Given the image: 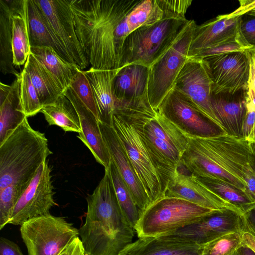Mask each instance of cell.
Instances as JSON below:
<instances>
[{"label":"cell","mask_w":255,"mask_h":255,"mask_svg":"<svg viewBox=\"0 0 255 255\" xmlns=\"http://www.w3.org/2000/svg\"><path fill=\"white\" fill-rule=\"evenodd\" d=\"M212 81L201 60L189 58L181 70L174 89L224 133V127L216 116L211 104Z\"/></svg>","instance_id":"cell-13"},{"label":"cell","mask_w":255,"mask_h":255,"mask_svg":"<svg viewBox=\"0 0 255 255\" xmlns=\"http://www.w3.org/2000/svg\"><path fill=\"white\" fill-rule=\"evenodd\" d=\"M82 249V246L81 241L79 237H78L77 239V244H76L75 249L73 252L72 255H79Z\"/></svg>","instance_id":"cell-47"},{"label":"cell","mask_w":255,"mask_h":255,"mask_svg":"<svg viewBox=\"0 0 255 255\" xmlns=\"http://www.w3.org/2000/svg\"><path fill=\"white\" fill-rule=\"evenodd\" d=\"M20 231L28 255H60L79 237L72 223L50 214L25 222Z\"/></svg>","instance_id":"cell-9"},{"label":"cell","mask_w":255,"mask_h":255,"mask_svg":"<svg viewBox=\"0 0 255 255\" xmlns=\"http://www.w3.org/2000/svg\"><path fill=\"white\" fill-rule=\"evenodd\" d=\"M51 172L46 160L15 205L8 224L21 226L31 219L49 214L50 209L58 205L53 198Z\"/></svg>","instance_id":"cell-12"},{"label":"cell","mask_w":255,"mask_h":255,"mask_svg":"<svg viewBox=\"0 0 255 255\" xmlns=\"http://www.w3.org/2000/svg\"><path fill=\"white\" fill-rule=\"evenodd\" d=\"M99 124L111 158L129 189L141 214L151 204L150 200L113 128L99 121Z\"/></svg>","instance_id":"cell-17"},{"label":"cell","mask_w":255,"mask_h":255,"mask_svg":"<svg viewBox=\"0 0 255 255\" xmlns=\"http://www.w3.org/2000/svg\"><path fill=\"white\" fill-rule=\"evenodd\" d=\"M241 16L231 13L219 15L201 25H196L189 52H195L234 37L239 33Z\"/></svg>","instance_id":"cell-19"},{"label":"cell","mask_w":255,"mask_h":255,"mask_svg":"<svg viewBox=\"0 0 255 255\" xmlns=\"http://www.w3.org/2000/svg\"><path fill=\"white\" fill-rule=\"evenodd\" d=\"M243 245L255 253V232L243 221V227L241 232Z\"/></svg>","instance_id":"cell-41"},{"label":"cell","mask_w":255,"mask_h":255,"mask_svg":"<svg viewBox=\"0 0 255 255\" xmlns=\"http://www.w3.org/2000/svg\"><path fill=\"white\" fill-rule=\"evenodd\" d=\"M31 52L52 74L64 93L80 69L64 60L51 47H31Z\"/></svg>","instance_id":"cell-28"},{"label":"cell","mask_w":255,"mask_h":255,"mask_svg":"<svg viewBox=\"0 0 255 255\" xmlns=\"http://www.w3.org/2000/svg\"><path fill=\"white\" fill-rule=\"evenodd\" d=\"M20 94L23 112L27 118L40 112L43 108L30 77L23 68L20 73Z\"/></svg>","instance_id":"cell-35"},{"label":"cell","mask_w":255,"mask_h":255,"mask_svg":"<svg viewBox=\"0 0 255 255\" xmlns=\"http://www.w3.org/2000/svg\"><path fill=\"white\" fill-rule=\"evenodd\" d=\"M105 170L109 172L121 210L134 229L141 213L129 189L112 158L109 168Z\"/></svg>","instance_id":"cell-31"},{"label":"cell","mask_w":255,"mask_h":255,"mask_svg":"<svg viewBox=\"0 0 255 255\" xmlns=\"http://www.w3.org/2000/svg\"><path fill=\"white\" fill-rule=\"evenodd\" d=\"M202 246L165 236L138 238L120 255H201Z\"/></svg>","instance_id":"cell-22"},{"label":"cell","mask_w":255,"mask_h":255,"mask_svg":"<svg viewBox=\"0 0 255 255\" xmlns=\"http://www.w3.org/2000/svg\"><path fill=\"white\" fill-rule=\"evenodd\" d=\"M41 112L49 126H57L65 131L81 132L78 115L71 101L63 94L52 104L44 106Z\"/></svg>","instance_id":"cell-29"},{"label":"cell","mask_w":255,"mask_h":255,"mask_svg":"<svg viewBox=\"0 0 255 255\" xmlns=\"http://www.w3.org/2000/svg\"><path fill=\"white\" fill-rule=\"evenodd\" d=\"M70 87L99 121L93 90L84 71L80 69L78 70Z\"/></svg>","instance_id":"cell-36"},{"label":"cell","mask_w":255,"mask_h":255,"mask_svg":"<svg viewBox=\"0 0 255 255\" xmlns=\"http://www.w3.org/2000/svg\"><path fill=\"white\" fill-rule=\"evenodd\" d=\"M30 183H13L0 190V230L8 224L15 205Z\"/></svg>","instance_id":"cell-33"},{"label":"cell","mask_w":255,"mask_h":255,"mask_svg":"<svg viewBox=\"0 0 255 255\" xmlns=\"http://www.w3.org/2000/svg\"><path fill=\"white\" fill-rule=\"evenodd\" d=\"M240 255H255V253L248 247L243 245L238 250Z\"/></svg>","instance_id":"cell-45"},{"label":"cell","mask_w":255,"mask_h":255,"mask_svg":"<svg viewBox=\"0 0 255 255\" xmlns=\"http://www.w3.org/2000/svg\"><path fill=\"white\" fill-rule=\"evenodd\" d=\"M243 214L231 210L217 212L173 232L168 238L203 246L232 232H241Z\"/></svg>","instance_id":"cell-14"},{"label":"cell","mask_w":255,"mask_h":255,"mask_svg":"<svg viewBox=\"0 0 255 255\" xmlns=\"http://www.w3.org/2000/svg\"><path fill=\"white\" fill-rule=\"evenodd\" d=\"M20 77L11 85L0 83V143L27 118L20 99Z\"/></svg>","instance_id":"cell-24"},{"label":"cell","mask_w":255,"mask_h":255,"mask_svg":"<svg viewBox=\"0 0 255 255\" xmlns=\"http://www.w3.org/2000/svg\"><path fill=\"white\" fill-rule=\"evenodd\" d=\"M242 218L245 224L255 232V207L244 213Z\"/></svg>","instance_id":"cell-43"},{"label":"cell","mask_w":255,"mask_h":255,"mask_svg":"<svg viewBox=\"0 0 255 255\" xmlns=\"http://www.w3.org/2000/svg\"><path fill=\"white\" fill-rule=\"evenodd\" d=\"M164 196L182 198L214 211L231 210L244 214L237 207L224 199L181 165L170 179Z\"/></svg>","instance_id":"cell-16"},{"label":"cell","mask_w":255,"mask_h":255,"mask_svg":"<svg viewBox=\"0 0 255 255\" xmlns=\"http://www.w3.org/2000/svg\"><path fill=\"white\" fill-rule=\"evenodd\" d=\"M34 0L65 59L80 70L87 68L90 64L76 35L70 0Z\"/></svg>","instance_id":"cell-10"},{"label":"cell","mask_w":255,"mask_h":255,"mask_svg":"<svg viewBox=\"0 0 255 255\" xmlns=\"http://www.w3.org/2000/svg\"><path fill=\"white\" fill-rule=\"evenodd\" d=\"M249 50L250 53V72L249 85L255 92V58L250 49Z\"/></svg>","instance_id":"cell-44"},{"label":"cell","mask_w":255,"mask_h":255,"mask_svg":"<svg viewBox=\"0 0 255 255\" xmlns=\"http://www.w3.org/2000/svg\"><path fill=\"white\" fill-rule=\"evenodd\" d=\"M148 67L130 64L119 69L114 78L112 89L117 101L136 103L148 100Z\"/></svg>","instance_id":"cell-20"},{"label":"cell","mask_w":255,"mask_h":255,"mask_svg":"<svg viewBox=\"0 0 255 255\" xmlns=\"http://www.w3.org/2000/svg\"><path fill=\"white\" fill-rule=\"evenodd\" d=\"M250 49L242 41L239 33H238L237 35L228 40L199 50L192 54L189 58L201 60L207 57L233 52L245 51Z\"/></svg>","instance_id":"cell-37"},{"label":"cell","mask_w":255,"mask_h":255,"mask_svg":"<svg viewBox=\"0 0 255 255\" xmlns=\"http://www.w3.org/2000/svg\"><path fill=\"white\" fill-rule=\"evenodd\" d=\"M165 0L148 21L130 33L125 40L121 68L130 64L149 67L169 47L191 20L172 10Z\"/></svg>","instance_id":"cell-4"},{"label":"cell","mask_w":255,"mask_h":255,"mask_svg":"<svg viewBox=\"0 0 255 255\" xmlns=\"http://www.w3.org/2000/svg\"><path fill=\"white\" fill-rule=\"evenodd\" d=\"M78 238L60 255H72L75 249Z\"/></svg>","instance_id":"cell-46"},{"label":"cell","mask_w":255,"mask_h":255,"mask_svg":"<svg viewBox=\"0 0 255 255\" xmlns=\"http://www.w3.org/2000/svg\"><path fill=\"white\" fill-rule=\"evenodd\" d=\"M157 111L186 134L206 137L222 132L174 89L165 98Z\"/></svg>","instance_id":"cell-15"},{"label":"cell","mask_w":255,"mask_h":255,"mask_svg":"<svg viewBox=\"0 0 255 255\" xmlns=\"http://www.w3.org/2000/svg\"><path fill=\"white\" fill-rule=\"evenodd\" d=\"M240 6L231 13L234 15L241 16L248 14L255 16V0H239Z\"/></svg>","instance_id":"cell-42"},{"label":"cell","mask_w":255,"mask_h":255,"mask_svg":"<svg viewBox=\"0 0 255 255\" xmlns=\"http://www.w3.org/2000/svg\"><path fill=\"white\" fill-rule=\"evenodd\" d=\"M255 123V108L248 95L246 99V112L242 126L243 137L247 140Z\"/></svg>","instance_id":"cell-39"},{"label":"cell","mask_w":255,"mask_h":255,"mask_svg":"<svg viewBox=\"0 0 255 255\" xmlns=\"http://www.w3.org/2000/svg\"><path fill=\"white\" fill-rule=\"evenodd\" d=\"M79 255H85L84 253V251H83V248H82V250H81Z\"/></svg>","instance_id":"cell-49"},{"label":"cell","mask_w":255,"mask_h":255,"mask_svg":"<svg viewBox=\"0 0 255 255\" xmlns=\"http://www.w3.org/2000/svg\"><path fill=\"white\" fill-rule=\"evenodd\" d=\"M86 200L85 222L79 229L85 255H120L132 243L134 229L121 210L107 170Z\"/></svg>","instance_id":"cell-3"},{"label":"cell","mask_w":255,"mask_h":255,"mask_svg":"<svg viewBox=\"0 0 255 255\" xmlns=\"http://www.w3.org/2000/svg\"><path fill=\"white\" fill-rule=\"evenodd\" d=\"M249 50L207 57L201 60L212 81L213 93L234 94L248 89Z\"/></svg>","instance_id":"cell-11"},{"label":"cell","mask_w":255,"mask_h":255,"mask_svg":"<svg viewBox=\"0 0 255 255\" xmlns=\"http://www.w3.org/2000/svg\"><path fill=\"white\" fill-rule=\"evenodd\" d=\"M77 36L91 67L120 68L128 36L157 12V0H71Z\"/></svg>","instance_id":"cell-1"},{"label":"cell","mask_w":255,"mask_h":255,"mask_svg":"<svg viewBox=\"0 0 255 255\" xmlns=\"http://www.w3.org/2000/svg\"><path fill=\"white\" fill-rule=\"evenodd\" d=\"M12 0H0V70L19 78L20 73L13 64Z\"/></svg>","instance_id":"cell-27"},{"label":"cell","mask_w":255,"mask_h":255,"mask_svg":"<svg viewBox=\"0 0 255 255\" xmlns=\"http://www.w3.org/2000/svg\"><path fill=\"white\" fill-rule=\"evenodd\" d=\"M239 33L242 41L250 49H255V16L243 14L240 16Z\"/></svg>","instance_id":"cell-38"},{"label":"cell","mask_w":255,"mask_h":255,"mask_svg":"<svg viewBox=\"0 0 255 255\" xmlns=\"http://www.w3.org/2000/svg\"><path fill=\"white\" fill-rule=\"evenodd\" d=\"M250 50H251V51L253 53L254 55V56H255V49H250Z\"/></svg>","instance_id":"cell-50"},{"label":"cell","mask_w":255,"mask_h":255,"mask_svg":"<svg viewBox=\"0 0 255 255\" xmlns=\"http://www.w3.org/2000/svg\"><path fill=\"white\" fill-rule=\"evenodd\" d=\"M52 154L44 133L34 129L27 118L0 143V190L16 183H30Z\"/></svg>","instance_id":"cell-5"},{"label":"cell","mask_w":255,"mask_h":255,"mask_svg":"<svg viewBox=\"0 0 255 255\" xmlns=\"http://www.w3.org/2000/svg\"><path fill=\"white\" fill-rule=\"evenodd\" d=\"M0 255H24L14 242L3 237L0 238Z\"/></svg>","instance_id":"cell-40"},{"label":"cell","mask_w":255,"mask_h":255,"mask_svg":"<svg viewBox=\"0 0 255 255\" xmlns=\"http://www.w3.org/2000/svg\"><path fill=\"white\" fill-rule=\"evenodd\" d=\"M217 212L186 200L163 196L141 213L134 227L138 238L157 237L173 232Z\"/></svg>","instance_id":"cell-7"},{"label":"cell","mask_w":255,"mask_h":255,"mask_svg":"<svg viewBox=\"0 0 255 255\" xmlns=\"http://www.w3.org/2000/svg\"><path fill=\"white\" fill-rule=\"evenodd\" d=\"M247 90L234 94L212 93L213 111L228 134L243 137L242 126L246 112Z\"/></svg>","instance_id":"cell-21"},{"label":"cell","mask_w":255,"mask_h":255,"mask_svg":"<svg viewBox=\"0 0 255 255\" xmlns=\"http://www.w3.org/2000/svg\"><path fill=\"white\" fill-rule=\"evenodd\" d=\"M196 25L195 21L191 20L169 47L148 67V99L156 111L173 89L181 70L189 59Z\"/></svg>","instance_id":"cell-8"},{"label":"cell","mask_w":255,"mask_h":255,"mask_svg":"<svg viewBox=\"0 0 255 255\" xmlns=\"http://www.w3.org/2000/svg\"><path fill=\"white\" fill-rule=\"evenodd\" d=\"M238 250L233 255H240Z\"/></svg>","instance_id":"cell-51"},{"label":"cell","mask_w":255,"mask_h":255,"mask_svg":"<svg viewBox=\"0 0 255 255\" xmlns=\"http://www.w3.org/2000/svg\"><path fill=\"white\" fill-rule=\"evenodd\" d=\"M243 246L241 232H232L203 245L201 255H233Z\"/></svg>","instance_id":"cell-34"},{"label":"cell","mask_w":255,"mask_h":255,"mask_svg":"<svg viewBox=\"0 0 255 255\" xmlns=\"http://www.w3.org/2000/svg\"><path fill=\"white\" fill-rule=\"evenodd\" d=\"M252 143V146H253V150H254V170L255 171V143Z\"/></svg>","instance_id":"cell-48"},{"label":"cell","mask_w":255,"mask_h":255,"mask_svg":"<svg viewBox=\"0 0 255 255\" xmlns=\"http://www.w3.org/2000/svg\"><path fill=\"white\" fill-rule=\"evenodd\" d=\"M27 9L28 32L31 47H51L65 60L52 37L41 9L34 0H27Z\"/></svg>","instance_id":"cell-30"},{"label":"cell","mask_w":255,"mask_h":255,"mask_svg":"<svg viewBox=\"0 0 255 255\" xmlns=\"http://www.w3.org/2000/svg\"><path fill=\"white\" fill-rule=\"evenodd\" d=\"M114 129L151 203L164 196L161 180L136 116L134 104L118 102L112 116Z\"/></svg>","instance_id":"cell-6"},{"label":"cell","mask_w":255,"mask_h":255,"mask_svg":"<svg viewBox=\"0 0 255 255\" xmlns=\"http://www.w3.org/2000/svg\"><path fill=\"white\" fill-rule=\"evenodd\" d=\"M63 94L71 101L79 116L81 132L77 137L89 148L96 161L107 169L111 156L103 139L99 121L69 87Z\"/></svg>","instance_id":"cell-18"},{"label":"cell","mask_w":255,"mask_h":255,"mask_svg":"<svg viewBox=\"0 0 255 255\" xmlns=\"http://www.w3.org/2000/svg\"><path fill=\"white\" fill-rule=\"evenodd\" d=\"M197 178L224 199L237 207L243 214L255 207V200L230 183L217 178Z\"/></svg>","instance_id":"cell-32"},{"label":"cell","mask_w":255,"mask_h":255,"mask_svg":"<svg viewBox=\"0 0 255 255\" xmlns=\"http://www.w3.org/2000/svg\"><path fill=\"white\" fill-rule=\"evenodd\" d=\"M24 68L30 77L43 107L53 104L63 94L52 74L31 52Z\"/></svg>","instance_id":"cell-26"},{"label":"cell","mask_w":255,"mask_h":255,"mask_svg":"<svg viewBox=\"0 0 255 255\" xmlns=\"http://www.w3.org/2000/svg\"><path fill=\"white\" fill-rule=\"evenodd\" d=\"M13 64L19 67L25 64L31 53L28 22L27 0H12Z\"/></svg>","instance_id":"cell-25"},{"label":"cell","mask_w":255,"mask_h":255,"mask_svg":"<svg viewBox=\"0 0 255 255\" xmlns=\"http://www.w3.org/2000/svg\"><path fill=\"white\" fill-rule=\"evenodd\" d=\"M186 135L188 143L180 164L185 170L197 177L225 181L252 198L246 184L255 176L252 143L222 132L206 137Z\"/></svg>","instance_id":"cell-2"},{"label":"cell","mask_w":255,"mask_h":255,"mask_svg":"<svg viewBox=\"0 0 255 255\" xmlns=\"http://www.w3.org/2000/svg\"><path fill=\"white\" fill-rule=\"evenodd\" d=\"M118 70L119 69L102 70L91 67L84 71L93 90L99 121L110 126L117 104L113 93L112 84Z\"/></svg>","instance_id":"cell-23"}]
</instances>
